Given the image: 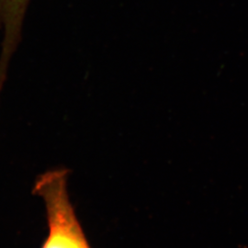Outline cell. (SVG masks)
Here are the masks:
<instances>
[{
    "label": "cell",
    "mask_w": 248,
    "mask_h": 248,
    "mask_svg": "<svg viewBox=\"0 0 248 248\" xmlns=\"http://www.w3.org/2000/svg\"><path fill=\"white\" fill-rule=\"evenodd\" d=\"M68 171L57 169L37 177L33 193L45 204L48 233L42 248H91L68 194Z\"/></svg>",
    "instance_id": "6da1fadb"
}]
</instances>
